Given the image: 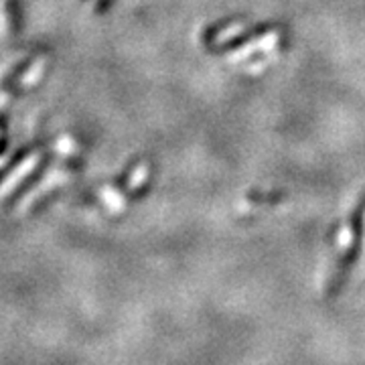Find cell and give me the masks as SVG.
Instances as JSON below:
<instances>
[{
    "label": "cell",
    "mask_w": 365,
    "mask_h": 365,
    "mask_svg": "<svg viewBox=\"0 0 365 365\" xmlns=\"http://www.w3.org/2000/svg\"><path fill=\"white\" fill-rule=\"evenodd\" d=\"M31 153H33V144H25V146L16 148V150H14L13 158H11V160H6V163L0 167V182L4 181V179H6V177H9V175H11V173H13V170L16 169L19 165H21V163H23V160H25V158L29 157Z\"/></svg>",
    "instance_id": "obj_4"
},
{
    "label": "cell",
    "mask_w": 365,
    "mask_h": 365,
    "mask_svg": "<svg viewBox=\"0 0 365 365\" xmlns=\"http://www.w3.org/2000/svg\"><path fill=\"white\" fill-rule=\"evenodd\" d=\"M6 148H9V138H6V136L2 134V136H0V157H2L4 153H6Z\"/></svg>",
    "instance_id": "obj_6"
},
{
    "label": "cell",
    "mask_w": 365,
    "mask_h": 365,
    "mask_svg": "<svg viewBox=\"0 0 365 365\" xmlns=\"http://www.w3.org/2000/svg\"><path fill=\"white\" fill-rule=\"evenodd\" d=\"M35 63V57L29 55L26 59H21L19 63H14L11 71H6V76L2 79V91L4 93H11V96H19L21 93V78L26 76V71L31 69V66Z\"/></svg>",
    "instance_id": "obj_2"
},
{
    "label": "cell",
    "mask_w": 365,
    "mask_h": 365,
    "mask_svg": "<svg viewBox=\"0 0 365 365\" xmlns=\"http://www.w3.org/2000/svg\"><path fill=\"white\" fill-rule=\"evenodd\" d=\"M6 128H9V114L0 112V132H4Z\"/></svg>",
    "instance_id": "obj_5"
},
{
    "label": "cell",
    "mask_w": 365,
    "mask_h": 365,
    "mask_svg": "<svg viewBox=\"0 0 365 365\" xmlns=\"http://www.w3.org/2000/svg\"><path fill=\"white\" fill-rule=\"evenodd\" d=\"M47 165H49V157L41 158L39 163L31 169V173H26L25 177L16 182V187H14L13 191L6 195V199H4V205H6V207H14V205H16V203H19V201H21V199H23V197H25L26 193H29V191H31V189L41 181V177L45 175Z\"/></svg>",
    "instance_id": "obj_1"
},
{
    "label": "cell",
    "mask_w": 365,
    "mask_h": 365,
    "mask_svg": "<svg viewBox=\"0 0 365 365\" xmlns=\"http://www.w3.org/2000/svg\"><path fill=\"white\" fill-rule=\"evenodd\" d=\"M4 14H6V25L13 35H19L23 29V13L19 0H4Z\"/></svg>",
    "instance_id": "obj_3"
}]
</instances>
